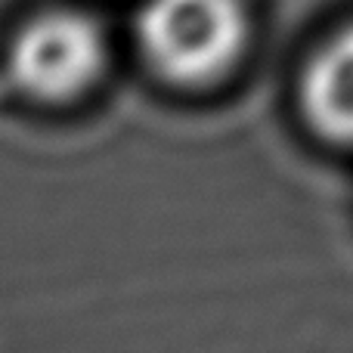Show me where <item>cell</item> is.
<instances>
[{
    "label": "cell",
    "mask_w": 353,
    "mask_h": 353,
    "mask_svg": "<svg viewBox=\"0 0 353 353\" xmlns=\"http://www.w3.org/2000/svg\"><path fill=\"white\" fill-rule=\"evenodd\" d=\"M103 28L81 10H50L16 34L10 68L28 97L62 103L84 93L103 74Z\"/></svg>",
    "instance_id": "2"
},
{
    "label": "cell",
    "mask_w": 353,
    "mask_h": 353,
    "mask_svg": "<svg viewBox=\"0 0 353 353\" xmlns=\"http://www.w3.org/2000/svg\"><path fill=\"white\" fill-rule=\"evenodd\" d=\"M242 0H146L140 43L149 62L176 84H208L245 47Z\"/></svg>",
    "instance_id": "1"
},
{
    "label": "cell",
    "mask_w": 353,
    "mask_h": 353,
    "mask_svg": "<svg viewBox=\"0 0 353 353\" xmlns=\"http://www.w3.org/2000/svg\"><path fill=\"white\" fill-rule=\"evenodd\" d=\"M304 109L325 140L353 149V25L313 56L304 74Z\"/></svg>",
    "instance_id": "3"
}]
</instances>
